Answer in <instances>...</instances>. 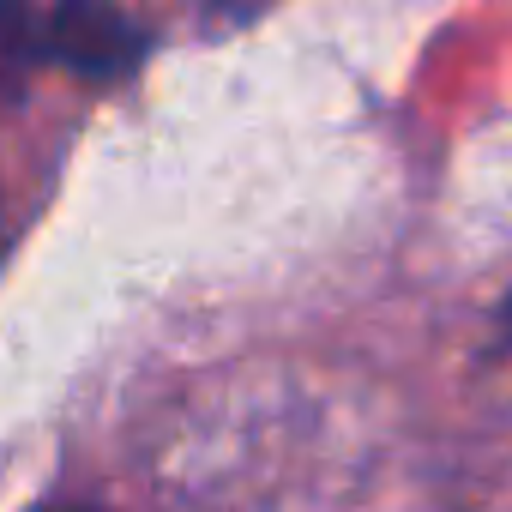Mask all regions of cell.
Instances as JSON below:
<instances>
[{"instance_id":"obj_1","label":"cell","mask_w":512,"mask_h":512,"mask_svg":"<svg viewBox=\"0 0 512 512\" xmlns=\"http://www.w3.org/2000/svg\"><path fill=\"white\" fill-rule=\"evenodd\" d=\"M151 37L115 7V0H55L43 25V55L79 79H127L139 73Z\"/></svg>"},{"instance_id":"obj_2","label":"cell","mask_w":512,"mask_h":512,"mask_svg":"<svg viewBox=\"0 0 512 512\" xmlns=\"http://www.w3.org/2000/svg\"><path fill=\"white\" fill-rule=\"evenodd\" d=\"M211 7H217L223 19H253V13L266 7V0H211Z\"/></svg>"},{"instance_id":"obj_3","label":"cell","mask_w":512,"mask_h":512,"mask_svg":"<svg viewBox=\"0 0 512 512\" xmlns=\"http://www.w3.org/2000/svg\"><path fill=\"white\" fill-rule=\"evenodd\" d=\"M43 512H103V506H85V500H67V506H43Z\"/></svg>"},{"instance_id":"obj_4","label":"cell","mask_w":512,"mask_h":512,"mask_svg":"<svg viewBox=\"0 0 512 512\" xmlns=\"http://www.w3.org/2000/svg\"><path fill=\"white\" fill-rule=\"evenodd\" d=\"M506 326H512V302H506Z\"/></svg>"}]
</instances>
